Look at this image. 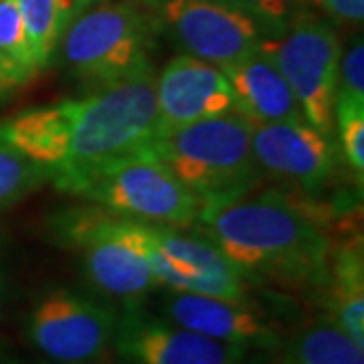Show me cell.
<instances>
[{
	"instance_id": "52a82bcc",
	"label": "cell",
	"mask_w": 364,
	"mask_h": 364,
	"mask_svg": "<svg viewBox=\"0 0 364 364\" xmlns=\"http://www.w3.org/2000/svg\"><path fill=\"white\" fill-rule=\"evenodd\" d=\"M287 81L304 119L332 134L334 100L338 87L340 39L336 31L312 14H298L284 33L263 41L259 49Z\"/></svg>"
},
{
	"instance_id": "4fadbf2b",
	"label": "cell",
	"mask_w": 364,
	"mask_h": 364,
	"mask_svg": "<svg viewBox=\"0 0 364 364\" xmlns=\"http://www.w3.org/2000/svg\"><path fill=\"white\" fill-rule=\"evenodd\" d=\"M164 318L188 328L196 334L233 344L245 350H273L279 346V336L259 312L245 299H227L186 291H170L162 301Z\"/></svg>"
},
{
	"instance_id": "7c38bea8",
	"label": "cell",
	"mask_w": 364,
	"mask_h": 364,
	"mask_svg": "<svg viewBox=\"0 0 364 364\" xmlns=\"http://www.w3.org/2000/svg\"><path fill=\"white\" fill-rule=\"evenodd\" d=\"M156 109L162 128H181L225 114H239L225 73L191 55L170 59L156 75Z\"/></svg>"
},
{
	"instance_id": "8fae6325",
	"label": "cell",
	"mask_w": 364,
	"mask_h": 364,
	"mask_svg": "<svg viewBox=\"0 0 364 364\" xmlns=\"http://www.w3.org/2000/svg\"><path fill=\"white\" fill-rule=\"evenodd\" d=\"M251 150L257 168L308 195L324 188L338 162L330 136L312 128L306 119L253 126Z\"/></svg>"
},
{
	"instance_id": "5bb4252c",
	"label": "cell",
	"mask_w": 364,
	"mask_h": 364,
	"mask_svg": "<svg viewBox=\"0 0 364 364\" xmlns=\"http://www.w3.org/2000/svg\"><path fill=\"white\" fill-rule=\"evenodd\" d=\"M144 225L158 251L181 277V291L245 299V275L208 237L181 233L166 225Z\"/></svg>"
},
{
	"instance_id": "d6986e66",
	"label": "cell",
	"mask_w": 364,
	"mask_h": 364,
	"mask_svg": "<svg viewBox=\"0 0 364 364\" xmlns=\"http://www.w3.org/2000/svg\"><path fill=\"white\" fill-rule=\"evenodd\" d=\"M0 71L13 90L41 71L16 0H0Z\"/></svg>"
},
{
	"instance_id": "484cf974",
	"label": "cell",
	"mask_w": 364,
	"mask_h": 364,
	"mask_svg": "<svg viewBox=\"0 0 364 364\" xmlns=\"http://www.w3.org/2000/svg\"><path fill=\"white\" fill-rule=\"evenodd\" d=\"M0 364H28L25 360H18V358H11V356H0Z\"/></svg>"
},
{
	"instance_id": "e0dca14e",
	"label": "cell",
	"mask_w": 364,
	"mask_h": 364,
	"mask_svg": "<svg viewBox=\"0 0 364 364\" xmlns=\"http://www.w3.org/2000/svg\"><path fill=\"white\" fill-rule=\"evenodd\" d=\"M39 67L49 65L59 41L79 14L104 0H16Z\"/></svg>"
},
{
	"instance_id": "3957f363",
	"label": "cell",
	"mask_w": 364,
	"mask_h": 364,
	"mask_svg": "<svg viewBox=\"0 0 364 364\" xmlns=\"http://www.w3.org/2000/svg\"><path fill=\"white\" fill-rule=\"evenodd\" d=\"M253 124L241 114L160 128L144 150L162 162L196 196L200 207L249 195L261 170L251 150Z\"/></svg>"
},
{
	"instance_id": "9c48e42d",
	"label": "cell",
	"mask_w": 364,
	"mask_h": 364,
	"mask_svg": "<svg viewBox=\"0 0 364 364\" xmlns=\"http://www.w3.org/2000/svg\"><path fill=\"white\" fill-rule=\"evenodd\" d=\"M160 25L184 49L215 67H225L257 53L272 35L251 16L221 0H162Z\"/></svg>"
},
{
	"instance_id": "8992f818",
	"label": "cell",
	"mask_w": 364,
	"mask_h": 364,
	"mask_svg": "<svg viewBox=\"0 0 364 364\" xmlns=\"http://www.w3.org/2000/svg\"><path fill=\"white\" fill-rule=\"evenodd\" d=\"M57 235L77 251L91 286L122 306L142 304L158 287L132 219L95 205L73 208L57 217Z\"/></svg>"
},
{
	"instance_id": "6da1fadb",
	"label": "cell",
	"mask_w": 364,
	"mask_h": 364,
	"mask_svg": "<svg viewBox=\"0 0 364 364\" xmlns=\"http://www.w3.org/2000/svg\"><path fill=\"white\" fill-rule=\"evenodd\" d=\"M152 67L0 124V136L49 172L57 191L85 172L140 152L160 132Z\"/></svg>"
},
{
	"instance_id": "277c9868",
	"label": "cell",
	"mask_w": 364,
	"mask_h": 364,
	"mask_svg": "<svg viewBox=\"0 0 364 364\" xmlns=\"http://www.w3.org/2000/svg\"><path fill=\"white\" fill-rule=\"evenodd\" d=\"M65 193L126 219L176 229L195 225L200 210L196 196L144 148L85 172Z\"/></svg>"
},
{
	"instance_id": "83f0119b",
	"label": "cell",
	"mask_w": 364,
	"mask_h": 364,
	"mask_svg": "<svg viewBox=\"0 0 364 364\" xmlns=\"http://www.w3.org/2000/svg\"><path fill=\"white\" fill-rule=\"evenodd\" d=\"M97 364H104V363H97Z\"/></svg>"
},
{
	"instance_id": "9a60e30c",
	"label": "cell",
	"mask_w": 364,
	"mask_h": 364,
	"mask_svg": "<svg viewBox=\"0 0 364 364\" xmlns=\"http://www.w3.org/2000/svg\"><path fill=\"white\" fill-rule=\"evenodd\" d=\"M221 71L231 83L237 112L253 126L304 122L294 91L272 59L261 51L221 67Z\"/></svg>"
},
{
	"instance_id": "603a6c76",
	"label": "cell",
	"mask_w": 364,
	"mask_h": 364,
	"mask_svg": "<svg viewBox=\"0 0 364 364\" xmlns=\"http://www.w3.org/2000/svg\"><path fill=\"white\" fill-rule=\"evenodd\" d=\"M336 95L364 102V43L360 37L352 39L348 49L340 55Z\"/></svg>"
},
{
	"instance_id": "30bf717a",
	"label": "cell",
	"mask_w": 364,
	"mask_h": 364,
	"mask_svg": "<svg viewBox=\"0 0 364 364\" xmlns=\"http://www.w3.org/2000/svg\"><path fill=\"white\" fill-rule=\"evenodd\" d=\"M114 348L126 364H245L249 352L182 328L142 304L117 310Z\"/></svg>"
},
{
	"instance_id": "ffe728a7",
	"label": "cell",
	"mask_w": 364,
	"mask_h": 364,
	"mask_svg": "<svg viewBox=\"0 0 364 364\" xmlns=\"http://www.w3.org/2000/svg\"><path fill=\"white\" fill-rule=\"evenodd\" d=\"M45 181H49L47 168L21 154L0 136V210L16 205Z\"/></svg>"
},
{
	"instance_id": "ba28073f",
	"label": "cell",
	"mask_w": 364,
	"mask_h": 364,
	"mask_svg": "<svg viewBox=\"0 0 364 364\" xmlns=\"http://www.w3.org/2000/svg\"><path fill=\"white\" fill-rule=\"evenodd\" d=\"M117 310L91 294L55 287L26 314V338L55 364H97L114 346Z\"/></svg>"
},
{
	"instance_id": "2e32d148",
	"label": "cell",
	"mask_w": 364,
	"mask_h": 364,
	"mask_svg": "<svg viewBox=\"0 0 364 364\" xmlns=\"http://www.w3.org/2000/svg\"><path fill=\"white\" fill-rule=\"evenodd\" d=\"M332 301V322L364 348V263L360 237L330 249L326 284Z\"/></svg>"
},
{
	"instance_id": "cb8c5ba5",
	"label": "cell",
	"mask_w": 364,
	"mask_h": 364,
	"mask_svg": "<svg viewBox=\"0 0 364 364\" xmlns=\"http://www.w3.org/2000/svg\"><path fill=\"white\" fill-rule=\"evenodd\" d=\"M320 9L338 23L360 25L364 18V0H318Z\"/></svg>"
},
{
	"instance_id": "d4e9b609",
	"label": "cell",
	"mask_w": 364,
	"mask_h": 364,
	"mask_svg": "<svg viewBox=\"0 0 364 364\" xmlns=\"http://www.w3.org/2000/svg\"><path fill=\"white\" fill-rule=\"evenodd\" d=\"M6 91H13V85L6 81V77H4V73L0 71V95H4Z\"/></svg>"
},
{
	"instance_id": "4316f807",
	"label": "cell",
	"mask_w": 364,
	"mask_h": 364,
	"mask_svg": "<svg viewBox=\"0 0 364 364\" xmlns=\"http://www.w3.org/2000/svg\"><path fill=\"white\" fill-rule=\"evenodd\" d=\"M2 298H4V277L0 272V308H2Z\"/></svg>"
},
{
	"instance_id": "5b68a950",
	"label": "cell",
	"mask_w": 364,
	"mask_h": 364,
	"mask_svg": "<svg viewBox=\"0 0 364 364\" xmlns=\"http://www.w3.org/2000/svg\"><path fill=\"white\" fill-rule=\"evenodd\" d=\"M152 23L128 2H100L79 14L59 41L69 73L102 87L152 67Z\"/></svg>"
},
{
	"instance_id": "7a4b0ae2",
	"label": "cell",
	"mask_w": 364,
	"mask_h": 364,
	"mask_svg": "<svg viewBox=\"0 0 364 364\" xmlns=\"http://www.w3.org/2000/svg\"><path fill=\"white\" fill-rule=\"evenodd\" d=\"M195 223L243 275L326 284L330 239L312 213L287 196L245 195L200 207Z\"/></svg>"
},
{
	"instance_id": "7402d4cb",
	"label": "cell",
	"mask_w": 364,
	"mask_h": 364,
	"mask_svg": "<svg viewBox=\"0 0 364 364\" xmlns=\"http://www.w3.org/2000/svg\"><path fill=\"white\" fill-rule=\"evenodd\" d=\"M237 11L257 21L272 37L284 33L287 25L301 14V0H221Z\"/></svg>"
},
{
	"instance_id": "ac0fdd59",
	"label": "cell",
	"mask_w": 364,
	"mask_h": 364,
	"mask_svg": "<svg viewBox=\"0 0 364 364\" xmlns=\"http://www.w3.org/2000/svg\"><path fill=\"white\" fill-rule=\"evenodd\" d=\"M282 364H364V348L334 324L316 322L284 344Z\"/></svg>"
},
{
	"instance_id": "44dd1931",
	"label": "cell",
	"mask_w": 364,
	"mask_h": 364,
	"mask_svg": "<svg viewBox=\"0 0 364 364\" xmlns=\"http://www.w3.org/2000/svg\"><path fill=\"white\" fill-rule=\"evenodd\" d=\"M332 122L338 128L342 154L363 186L364 176V102L336 95Z\"/></svg>"
}]
</instances>
